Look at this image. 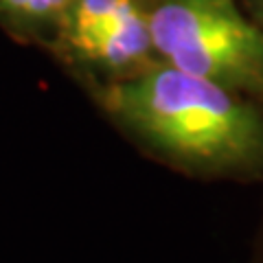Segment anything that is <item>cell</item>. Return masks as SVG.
<instances>
[{"mask_svg": "<svg viewBox=\"0 0 263 263\" xmlns=\"http://www.w3.org/2000/svg\"><path fill=\"white\" fill-rule=\"evenodd\" d=\"M46 53L84 88L136 75L158 62L149 0H70Z\"/></svg>", "mask_w": 263, "mask_h": 263, "instance_id": "obj_3", "label": "cell"}, {"mask_svg": "<svg viewBox=\"0 0 263 263\" xmlns=\"http://www.w3.org/2000/svg\"><path fill=\"white\" fill-rule=\"evenodd\" d=\"M149 27L160 62L263 105V29L235 0H149Z\"/></svg>", "mask_w": 263, "mask_h": 263, "instance_id": "obj_2", "label": "cell"}, {"mask_svg": "<svg viewBox=\"0 0 263 263\" xmlns=\"http://www.w3.org/2000/svg\"><path fill=\"white\" fill-rule=\"evenodd\" d=\"M86 92L123 136L178 174L263 182V105L252 99L160 60Z\"/></svg>", "mask_w": 263, "mask_h": 263, "instance_id": "obj_1", "label": "cell"}, {"mask_svg": "<svg viewBox=\"0 0 263 263\" xmlns=\"http://www.w3.org/2000/svg\"><path fill=\"white\" fill-rule=\"evenodd\" d=\"M70 0H0V31L18 44L48 51Z\"/></svg>", "mask_w": 263, "mask_h": 263, "instance_id": "obj_4", "label": "cell"}, {"mask_svg": "<svg viewBox=\"0 0 263 263\" xmlns=\"http://www.w3.org/2000/svg\"><path fill=\"white\" fill-rule=\"evenodd\" d=\"M248 263H263V215H261V221H259L257 235H254V243H252V248H250Z\"/></svg>", "mask_w": 263, "mask_h": 263, "instance_id": "obj_5", "label": "cell"}]
</instances>
